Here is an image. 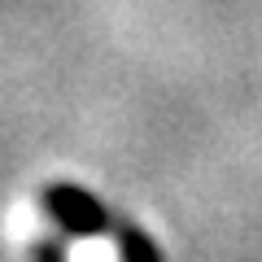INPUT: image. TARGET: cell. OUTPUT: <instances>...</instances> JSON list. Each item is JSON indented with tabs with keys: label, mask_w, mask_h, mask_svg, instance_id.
Returning a JSON list of instances; mask_svg holds the SVG:
<instances>
[{
	"label": "cell",
	"mask_w": 262,
	"mask_h": 262,
	"mask_svg": "<svg viewBox=\"0 0 262 262\" xmlns=\"http://www.w3.org/2000/svg\"><path fill=\"white\" fill-rule=\"evenodd\" d=\"M44 210L66 227V232H79V236H110V241H118L122 262H162L158 249H153V241L140 232V227H131V223H122L118 214H110V210H105L101 201H92L83 188L53 184V188L44 192Z\"/></svg>",
	"instance_id": "6da1fadb"
},
{
	"label": "cell",
	"mask_w": 262,
	"mask_h": 262,
	"mask_svg": "<svg viewBox=\"0 0 262 262\" xmlns=\"http://www.w3.org/2000/svg\"><path fill=\"white\" fill-rule=\"evenodd\" d=\"M35 258H39V262H66V258H61V249H57V245H48V241H44V245H35Z\"/></svg>",
	"instance_id": "7a4b0ae2"
}]
</instances>
